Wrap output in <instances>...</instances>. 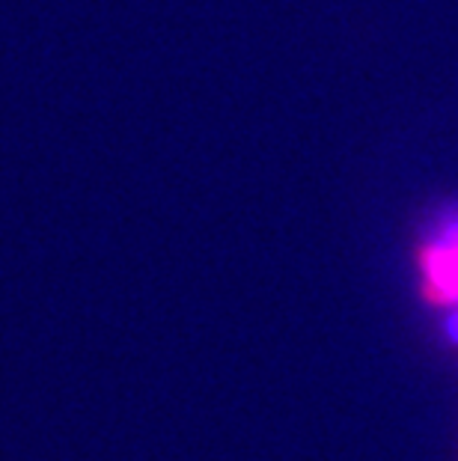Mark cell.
<instances>
[{
	"instance_id": "6da1fadb",
	"label": "cell",
	"mask_w": 458,
	"mask_h": 461,
	"mask_svg": "<svg viewBox=\"0 0 458 461\" xmlns=\"http://www.w3.org/2000/svg\"><path fill=\"white\" fill-rule=\"evenodd\" d=\"M426 298L458 310V218L446 221L420 253Z\"/></svg>"
},
{
	"instance_id": "7a4b0ae2",
	"label": "cell",
	"mask_w": 458,
	"mask_h": 461,
	"mask_svg": "<svg viewBox=\"0 0 458 461\" xmlns=\"http://www.w3.org/2000/svg\"><path fill=\"white\" fill-rule=\"evenodd\" d=\"M446 328H450V337L458 342V310L450 316V321H446Z\"/></svg>"
}]
</instances>
